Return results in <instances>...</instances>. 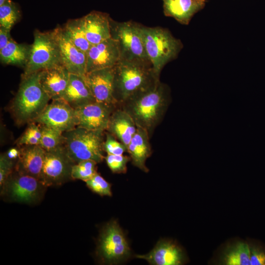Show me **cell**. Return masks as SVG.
Listing matches in <instances>:
<instances>
[{
    "label": "cell",
    "mask_w": 265,
    "mask_h": 265,
    "mask_svg": "<svg viewBox=\"0 0 265 265\" xmlns=\"http://www.w3.org/2000/svg\"><path fill=\"white\" fill-rule=\"evenodd\" d=\"M63 28L74 45L86 54L91 45L85 36L82 17L69 20Z\"/></svg>",
    "instance_id": "25"
},
{
    "label": "cell",
    "mask_w": 265,
    "mask_h": 265,
    "mask_svg": "<svg viewBox=\"0 0 265 265\" xmlns=\"http://www.w3.org/2000/svg\"><path fill=\"white\" fill-rule=\"evenodd\" d=\"M86 37L91 45L111 38L108 14L93 11L82 17Z\"/></svg>",
    "instance_id": "18"
},
{
    "label": "cell",
    "mask_w": 265,
    "mask_h": 265,
    "mask_svg": "<svg viewBox=\"0 0 265 265\" xmlns=\"http://www.w3.org/2000/svg\"><path fill=\"white\" fill-rule=\"evenodd\" d=\"M120 60L118 43L111 37L90 46L86 53V73L114 67Z\"/></svg>",
    "instance_id": "15"
},
{
    "label": "cell",
    "mask_w": 265,
    "mask_h": 265,
    "mask_svg": "<svg viewBox=\"0 0 265 265\" xmlns=\"http://www.w3.org/2000/svg\"><path fill=\"white\" fill-rule=\"evenodd\" d=\"M33 35L34 40L31 45L29 57L24 68L23 76L63 65L58 42L53 30L41 32L36 29Z\"/></svg>",
    "instance_id": "6"
},
{
    "label": "cell",
    "mask_w": 265,
    "mask_h": 265,
    "mask_svg": "<svg viewBox=\"0 0 265 265\" xmlns=\"http://www.w3.org/2000/svg\"><path fill=\"white\" fill-rule=\"evenodd\" d=\"M4 185L11 199L28 203L37 200L40 196L42 187L45 186L38 179L17 171L10 175Z\"/></svg>",
    "instance_id": "11"
},
{
    "label": "cell",
    "mask_w": 265,
    "mask_h": 265,
    "mask_svg": "<svg viewBox=\"0 0 265 265\" xmlns=\"http://www.w3.org/2000/svg\"><path fill=\"white\" fill-rule=\"evenodd\" d=\"M33 122L62 132L77 127L75 109L61 99L52 100Z\"/></svg>",
    "instance_id": "9"
},
{
    "label": "cell",
    "mask_w": 265,
    "mask_h": 265,
    "mask_svg": "<svg viewBox=\"0 0 265 265\" xmlns=\"http://www.w3.org/2000/svg\"><path fill=\"white\" fill-rule=\"evenodd\" d=\"M160 81L151 62L120 60L114 66V97L120 105Z\"/></svg>",
    "instance_id": "2"
},
{
    "label": "cell",
    "mask_w": 265,
    "mask_h": 265,
    "mask_svg": "<svg viewBox=\"0 0 265 265\" xmlns=\"http://www.w3.org/2000/svg\"><path fill=\"white\" fill-rule=\"evenodd\" d=\"M164 14L187 25L194 15L203 9L207 0H162Z\"/></svg>",
    "instance_id": "19"
},
{
    "label": "cell",
    "mask_w": 265,
    "mask_h": 265,
    "mask_svg": "<svg viewBox=\"0 0 265 265\" xmlns=\"http://www.w3.org/2000/svg\"><path fill=\"white\" fill-rule=\"evenodd\" d=\"M75 163L67 155L63 146L46 151L41 181L45 186L60 184L71 178Z\"/></svg>",
    "instance_id": "10"
},
{
    "label": "cell",
    "mask_w": 265,
    "mask_h": 265,
    "mask_svg": "<svg viewBox=\"0 0 265 265\" xmlns=\"http://www.w3.org/2000/svg\"><path fill=\"white\" fill-rule=\"evenodd\" d=\"M10 30L0 26V50L4 48L12 39L10 35Z\"/></svg>",
    "instance_id": "36"
},
{
    "label": "cell",
    "mask_w": 265,
    "mask_h": 265,
    "mask_svg": "<svg viewBox=\"0 0 265 265\" xmlns=\"http://www.w3.org/2000/svg\"><path fill=\"white\" fill-rule=\"evenodd\" d=\"M97 252L104 262L111 264L124 261L131 256L128 242L117 221H110L103 229Z\"/></svg>",
    "instance_id": "8"
},
{
    "label": "cell",
    "mask_w": 265,
    "mask_h": 265,
    "mask_svg": "<svg viewBox=\"0 0 265 265\" xmlns=\"http://www.w3.org/2000/svg\"><path fill=\"white\" fill-rule=\"evenodd\" d=\"M105 132L76 127L63 132V146L67 155L74 163L88 159L102 162L105 158Z\"/></svg>",
    "instance_id": "5"
},
{
    "label": "cell",
    "mask_w": 265,
    "mask_h": 265,
    "mask_svg": "<svg viewBox=\"0 0 265 265\" xmlns=\"http://www.w3.org/2000/svg\"><path fill=\"white\" fill-rule=\"evenodd\" d=\"M6 155L10 159H12L19 157V151L13 149L10 150Z\"/></svg>",
    "instance_id": "37"
},
{
    "label": "cell",
    "mask_w": 265,
    "mask_h": 265,
    "mask_svg": "<svg viewBox=\"0 0 265 265\" xmlns=\"http://www.w3.org/2000/svg\"><path fill=\"white\" fill-rule=\"evenodd\" d=\"M8 0H0V5H1L2 4H3L4 3H5Z\"/></svg>",
    "instance_id": "38"
},
{
    "label": "cell",
    "mask_w": 265,
    "mask_h": 265,
    "mask_svg": "<svg viewBox=\"0 0 265 265\" xmlns=\"http://www.w3.org/2000/svg\"><path fill=\"white\" fill-rule=\"evenodd\" d=\"M224 260L227 265H250V248L247 243L239 242L227 252Z\"/></svg>",
    "instance_id": "26"
},
{
    "label": "cell",
    "mask_w": 265,
    "mask_h": 265,
    "mask_svg": "<svg viewBox=\"0 0 265 265\" xmlns=\"http://www.w3.org/2000/svg\"><path fill=\"white\" fill-rule=\"evenodd\" d=\"M150 138L145 130L137 127L135 134L127 146V152L132 164L146 173L149 172L145 164L146 161L152 153Z\"/></svg>",
    "instance_id": "23"
},
{
    "label": "cell",
    "mask_w": 265,
    "mask_h": 265,
    "mask_svg": "<svg viewBox=\"0 0 265 265\" xmlns=\"http://www.w3.org/2000/svg\"><path fill=\"white\" fill-rule=\"evenodd\" d=\"M11 110L17 123L32 122L44 110L51 99L42 88L40 71L22 77Z\"/></svg>",
    "instance_id": "3"
},
{
    "label": "cell",
    "mask_w": 265,
    "mask_h": 265,
    "mask_svg": "<svg viewBox=\"0 0 265 265\" xmlns=\"http://www.w3.org/2000/svg\"><path fill=\"white\" fill-rule=\"evenodd\" d=\"M42 132L41 126L35 122H30L22 135L17 140L18 146L38 145L40 144Z\"/></svg>",
    "instance_id": "30"
},
{
    "label": "cell",
    "mask_w": 265,
    "mask_h": 265,
    "mask_svg": "<svg viewBox=\"0 0 265 265\" xmlns=\"http://www.w3.org/2000/svg\"><path fill=\"white\" fill-rule=\"evenodd\" d=\"M31 45L18 43L12 39L7 45L0 50L1 63L12 65L25 68L28 61Z\"/></svg>",
    "instance_id": "24"
},
{
    "label": "cell",
    "mask_w": 265,
    "mask_h": 265,
    "mask_svg": "<svg viewBox=\"0 0 265 265\" xmlns=\"http://www.w3.org/2000/svg\"><path fill=\"white\" fill-rule=\"evenodd\" d=\"M45 153L46 151L39 145L22 146L19 150L16 170L41 181Z\"/></svg>",
    "instance_id": "16"
},
{
    "label": "cell",
    "mask_w": 265,
    "mask_h": 265,
    "mask_svg": "<svg viewBox=\"0 0 265 265\" xmlns=\"http://www.w3.org/2000/svg\"><path fill=\"white\" fill-rule=\"evenodd\" d=\"M70 74L63 65L40 71L41 86L52 100L60 99L68 85Z\"/></svg>",
    "instance_id": "20"
},
{
    "label": "cell",
    "mask_w": 265,
    "mask_h": 265,
    "mask_svg": "<svg viewBox=\"0 0 265 265\" xmlns=\"http://www.w3.org/2000/svg\"><path fill=\"white\" fill-rule=\"evenodd\" d=\"M136 130L137 127L132 118L119 106L111 114L106 131L127 147Z\"/></svg>",
    "instance_id": "21"
},
{
    "label": "cell",
    "mask_w": 265,
    "mask_h": 265,
    "mask_svg": "<svg viewBox=\"0 0 265 265\" xmlns=\"http://www.w3.org/2000/svg\"><path fill=\"white\" fill-rule=\"evenodd\" d=\"M105 159L108 167L113 173L124 174L127 172V165L131 160V158L123 155H116L107 154Z\"/></svg>",
    "instance_id": "32"
},
{
    "label": "cell",
    "mask_w": 265,
    "mask_h": 265,
    "mask_svg": "<svg viewBox=\"0 0 265 265\" xmlns=\"http://www.w3.org/2000/svg\"><path fill=\"white\" fill-rule=\"evenodd\" d=\"M250 265H265V252L258 248H250Z\"/></svg>",
    "instance_id": "35"
},
{
    "label": "cell",
    "mask_w": 265,
    "mask_h": 265,
    "mask_svg": "<svg viewBox=\"0 0 265 265\" xmlns=\"http://www.w3.org/2000/svg\"><path fill=\"white\" fill-rule=\"evenodd\" d=\"M21 16L18 5L9 0L0 5V26L11 29Z\"/></svg>",
    "instance_id": "28"
},
{
    "label": "cell",
    "mask_w": 265,
    "mask_h": 265,
    "mask_svg": "<svg viewBox=\"0 0 265 265\" xmlns=\"http://www.w3.org/2000/svg\"><path fill=\"white\" fill-rule=\"evenodd\" d=\"M138 24L127 21L117 22L111 18V37L119 46L120 60L151 62L146 52Z\"/></svg>",
    "instance_id": "7"
},
{
    "label": "cell",
    "mask_w": 265,
    "mask_h": 265,
    "mask_svg": "<svg viewBox=\"0 0 265 265\" xmlns=\"http://www.w3.org/2000/svg\"><path fill=\"white\" fill-rule=\"evenodd\" d=\"M119 106L92 102L75 108L77 127L90 130H106L111 114Z\"/></svg>",
    "instance_id": "12"
},
{
    "label": "cell",
    "mask_w": 265,
    "mask_h": 265,
    "mask_svg": "<svg viewBox=\"0 0 265 265\" xmlns=\"http://www.w3.org/2000/svg\"><path fill=\"white\" fill-rule=\"evenodd\" d=\"M93 160H84L75 163L72 167L71 177L74 180L86 182L97 173V164Z\"/></svg>",
    "instance_id": "29"
},
{
    "label": "cell",
    "mask_w": 265,
    "mask_h": 265,
    "mask_svg": "<svg viewBox=\"0 0 265 265\" xmlns=\"http://www.w3.org/2000/svg\"><path fill=\"white\" fill-rule=\"evenodd\" d=\"M85 183L93 192L101 196H112L111 185L99 173H96Z\"/></svg>",
    "instance_id": "31"
},
{
    "label": "cell",
    "mask_w": 265,
    "mask_h": 265,
    "mask_svg": "<svg viewBox=\"0 0 265 265\" xmlns=\"http://www.w3.org/2000/svg\"><path fill=\"white\" fill-rule=\"evenodd\" d=\"M85 78L96 101L119 106L114 97V67L86 73Z\"/></svg>",
    "instance_id": "13"
},
{
    "label": "cell",
    "mask_w": 265,
    "mask_h": 265,
    "mask_svg": "<svg viewBox=\"0 0 265 265\" xmlns=\"http://www.w3.org/2000/svg\"><path fill=\"white\" fill-rule=\"evenodd\" d=\"M13 162L6 154H2L0 157V185L3 186L13 172Z\"/></svg>",
    "instance_id": "34"
},
{
    "label": "cell",
    "mask_w": 265,
    "mask_h": 265,
    "mask_svg": "<svg viewBox=\"0 0 265 265\" xmlns=\"http://www.w3.org/2000/svg\"><path fill=\"white\" fill-rule=\"evenodd\" d=\"M104 148L105 152L108 154L121 155L127 152L126 146L106 131Z\"/></svg>",
    "instance_id": "33"
},
{
    "label": "cell",
    "mask_w": 265,
    "mask_h": 265,
    "mask_svg": "<svg viewBox=\"0 0 265 265\" xmlns=\"http://www.w3.org/2000/svg\"><path fill=\"white\" fill-rule=\"evenodd\" d=\"M135 257L145 260L153 265H179L184 259L181 249L174 243L165 240L159 241L148 254Z\"/></svg>",
    "instance_id": "17"
},
{
    "label": "cell",
    "mask_w": 265,
    "mask_h": 265,
    "mask_svg": "<svg viewBox=\"0 0 265 265\" xmlns=\"http://www.w3.org/2000/svg\"><path fill=\"white\" fill-rule=\"evenodd\" d=\"M139 26L147 55L156 75L160 78L163 68L178 56L183 45L167 29L140 24Z\"/></svg>",
    "instance_id": "4"
},
{
    "label": "cell",
    "mask_w": 265,
    "mask_h": 265,
    "mask_svg": "<svg viewBox=\"0 0 265 265\" xmlns=\"http://www.w3.org/2000/svg\"><path fill=\"white\" fill-rule=\"evenodd\" d=\"M40 126L42 135L39 145L45 151H52L63 146L64 137L63 132L46 126Z\"/></svg>",
    "instance_id": "27"
},
{
    "label": "cell",
    "mask_w": 265,
    "mask_h": 265,
    "mask_svg": "<svg viewBox=\"0 0 265 265\" xmlns=\"http://www.w3.org/2000/svg\"><path fill=\"white\" fill-rule=\"evenodd\" d=\"M60 99L74 109L96 101L86 81L85 75L74 74H70L68 85Z\"/></svg>",
    "instance_id": "22"
},
{
    "label": "cell",
    "mask_w": 265,
    "mask_h": 265,
    "mask_svg": "<svg viewBox=\"0 0 265 265\" xmlns=\"http://www.w3.org/2000/svg\"><path fill=\"white\" fill-rule=\"evenodd\" d=\"M171 102L169 89L159 81L153 88L120 105L132 118L137 127L145 130L151 138L162 121Z\"/></svg>",
    "instance_id": "1"
},
{
    "label": "cell",
    "mask_w": 265,
    "mask_h": 265,
    "mask_svg": "<svg viewBox=\"0 0 265 265\" xmlns=\"http://www.w3.org/2000/svg\"><path fill=\"white\" fill-rule=\"evenodd\" d=\"M53 31L58 42L63 66L70 74L84 76L86 54L74 45L63 27L57 26Z\"/></svg>",
    "instance_id": "14"
}]
</instances>
